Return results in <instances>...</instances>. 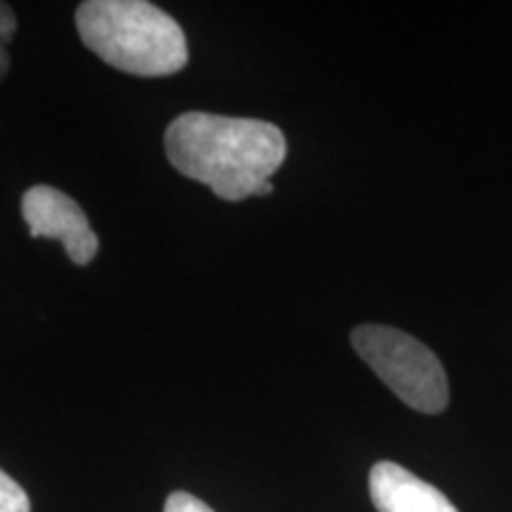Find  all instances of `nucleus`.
<instances>
[{
	"label": "nucleus",
	"instance_id": "nucleus-9",
	"mask_svg": "<svg viewBox=\"0 0 512 512\" xmlns=\"http://www.w3.org/2000/svg\"><path fill=\"white\" fill-rule=\"evenodd\" d=\"M8 72H10V57H8V50L0 48V81H3L5 76H8Z\"/></svg>",
	"mask_w": 512,
	"mask_h": 512
},
{
	"label": "nucleus",
	"instance_id": "nucleus-3",
	"mask_svg": "<svg viewBox=\"0 0 512 512\" xmlns=\"http://www.w3.org/2000/svg\"><path fill=\"white\" fill-rule=\"evenodd\" d=\"M356 354L406 406L437 415L448 406V380L432 349L389 325H358L351 332Z\"/></svg>",
	"mask_w": 512,
	"mask_h": 512
},
{
	"label": "nucleus",
	"instance_id": "nucleus-4",
	"mask_svg": "<svg viewBox=\"0 0 512 512\" xmlns=\"http://www.w3.org/2000/svg\"><path fill=\"white\" fill-rule=\"evenodd\" d=\"M22 216L31 238L62 242L74 264H91L98 254V235L93 233L83 209L72 197L50 185H34L22 197Z\"/></svg>",
	"mask_w": 512,
	"mask_h": 512
},
{
	"label": "nucleus",
	"instance_id": "nucleus-7",
	"mask_svg": "<svg viewBox=\"0 0 512 512\" xmlns=\"http://www.w3.org/2000/svg\"><path fill=\"white\" fill-rule=\"evenodd\" d=\"M164 512H214L207 503L188 491H174L164 503Z\"/></svg>",
	"mask_w": 512,
	"mask_h": 512
},
{
	"label": "nucleus",
	"instance_id": "nucleus-5",
	"mask_svg": "<svg viewBox=\"0 0 512 512\" xmlns=\"http://www.w3.org/2000/svg\"><path fill=\"white\" fill-rule=\"evenodd\" d=\"M370 498L377 512H458L437 486L392 460H382L370 470Z\"/></svg>",
	"mask_w": 512,
	"mask_h": 512
},
{
	"label": "nucleus",
	"instance_id": "nucleus-8",
	"mask_svg": "<svg viewBox=\"0 0 512 512\" xmlns=\"http://www.w3.org/2000/svg\"><path fill=\"white\" fill-rule=\"evenodd\" d=\"M17 34V17L8 3H0V48H5Z\"/></svg>",
	"mask_w": 512,
	"mask_h": 512
},
{
	"label": "nucleus",
	"instance_id": "nucleus-2",
	"mask_svg": "<svg viewBox=\"0 0 512 512\" xmlns=\"http://www.w3.org/2000/svg\"><path fill=\"white\" fill-rule=\"evenodd\" d=\"M83 46L133 76H169L188 64V41L169 12L145 0H86L76 10Z\"/></svg>",
	"mask_w": 512,
	"mask_h": 512
},
{
	"label": "nucleus",
	"instance_id": "nucleus-1",
	"mask_svg": "<svg viewBox=\"0 0 512 512\" xmlns=\"http://www.w3.org/2000/svg\"><path fill=\"white\" fill-rule=\"evenodd\" d=\"M176 171L209 185L221 200L271 195V176L287 157L285 133L271 121L185 112L164 133Z\"/></svg>",
	"mask_w": 512,
	"mask_h": 512
},
{
	"label": "nucleus",
	"instance_id": "nucleus-6",
	"mask_svg": "<svg viewBox=\"0 0 512 512\" xmlns=\"http://www.w3.org/2000/svg\"><path fill=\"white\" fill-rule=\"evenodd\" d=\"M0 512H31L27 491L3 470H0Z\"/></svg>",
	"mask_w": 512,
	"mask_h": 512
}]
</instances>
